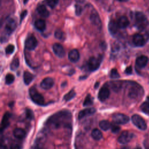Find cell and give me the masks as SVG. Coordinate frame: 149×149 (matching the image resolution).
<instances>
[{"label": "cell", "instance_id": "6da1fadb", "mask_svg": "<svg viewBox=\"0 0 149 149\" xmlns=\"http://www.w3.org/2000/svg\"><path fill=\"white\" fill-rule=\"evenodd\" d=\"M71 118V113L69 111H60L51 116L48 119L47 125L54 128H58L62 126H66L70 124Z\"/></svg>", "mask_w": 149, "mask_h": 149}, {"label": "cell", "instance_id": "7a4b0ae2", "mask_svg": "<svg viewBox=\"0 0 149 149\" xmlns=\"http://www.w3.org/2000/svg\"><path fill=\"white\" fill-rule=\"evenodd\" d=\"M129 87L127 95L129 98L133 100H137L143 97L144 90L140 85L134 81L129 82Z\"/></svg>", "mask_w": 149, "mask_h": 149}, {"label": "cell", "instance_id": "3957f363", "mask_svg": "<svg viewBox=\"0 0 149 149\" xmlns=\"http://www.w3.org/2000/svg\"><path fill=\"white\" fill-rule=\"evenodd\" d=\"M29 95L31 100L38 105H43L45 103L44 98L34 87H32L29 89Z\"/></svg>", "mask_w": 149, "mask_h": 149}, {"label": "cell", "instance_id": "277c9868", "mask_svg": "<svg viewBox=\"0 0 149 149\" xmlns=\"http://www.w3.org/2000/svg\"><path fill=\"white\" fill-rule=\"evenodd\" d=\"M102 60V55H99L97 57L92 56L90 58L87 62V68L90 72H93L97 70Z\"/></svg>", "mask_w": 149, "mask_h": 149}, {"label": "cell", "instance_id": "5b68a950", "mask_svg": "<svg viewBox=\"0 0 149 149\" xmlns=\"http://www.w3.org/2000/svg\"><path fill=\"white\" fill-rule=\"evenodd\" d=\"M133 123L139 129L144 130L147 129V124L144 119L140 115L135 114L132 116Z\"/></svg>", "mask_w": 149, "mask_h": 149}, {"label": "cell", "instance_id": "8992f818", "mask_svg": "<svg viewBox=\"0 0 149 149\" xmlns=\"http://www.w3.org/2000/svg\"><path fill=\"white\" fill-rule=\"evenodd\" d=\"M112 120L116 124L123 125L127 123L129 121V118L123 113H115L112 115Z\"/></svg>", "mask_w": 149, "mask_h": 149}, {"label": "cell", "instance_id": "52a82bcc", "mask_svg": "<svg viewBox=\"0 0 149 149\" xmlns=\"http://www.w3.org/2000/svg\"><path fill=\"white\" fill-rule=\"evenodd\" d=\"M133 136L134 135L132 133L128 131H124L119 136L118 141L120 144H126L133 139Z\"/></svg>", "mask_w": 149, "mask_h": 149}, {"label": "cell", "instance_id": "ba28073f", "mask_svg": "<svg viewBox=\"0 0 149 149\" xmlns=\"http://www.w3.org/2000/svg\"><path fill=\"white\" fill-rule=\"evenodd\" d=\"M16 26H17L16 22L14 19H9L7 22V23L5 26L4 31H5V35L9 36L15 30Z\"/></svg>", "mask_w": 149, "mask_h": 149}, {"label": "cell", "instance_id": "9c48e42d", "mask_svg": "<svg viewBox=\"0 0 149 149\" xmlns=\"http://www.w3.org/2000/svg\"><path fill=\"white\" fill-rule=\"evenodd\" d=\"M37 40L36 37L33 35H31L27 38L25 42V47L29 50H34L37 47Z\"/></svg>", "mask_w": 149, "mask_h": 149}, {"label": "cell", "instance_id": "30bf717a", "mask_svg": "<svg viewBox=\"0 0 149 149\" xmlns=\"http://www.w3.org/2000/svg\"><path fill=\"white\" fill-rule=\"evenodd\" d=\"M109 95L110 91L109 88L106 86H104L100 88L98 92V98L100 100V101H104L106 99H107L109 97Z\"/></svg>", "mask_w": 149, "mask_h": 149}, {"label": "cell", "instance_id": "8fae6325", "mask_svg": "<svg viewBox=\"0 0 149 149\" xmlns=\"http://www.w3.org/2000/svg\"><path fill=\"white\" fill-rule=\"evenodd\" d=\"M135 19L138 24V27L142 28L146 26L147 22V18L146 16L141 12H137L135 14Z\"/></svg>", "mask_w": 149, "mask_h": 149}, {"label": "cell", "instance_id": "7c38bea8", "mask_svg": "<svg viewBox=\"0 0 149 149\" xmlns=\"http://www.w3.org/2000/svg\"><path fill=\"white\" fill-rule=\"evenodd\" d=\"M90 20L91 22L96 27H97L99 29H101L102 27L101 21L100 19V17L98 15V14L97 13L96 11L94 10L92 12L91 14L90 15Z\"/></svg>", "mask_w": 149, "mask_h": 149}, {"label": "cell", "instance_id": "4fadbf2b", "mask_svg": "<svg viewBox=\"0 0 149 149\" xmlns=\"http://www.w3.org/2000/svg\"><path fill=\"white\" fill-rule=\"evenodd\" d=\"M52 48H53L54 52L57 56L59 58H63L65 56V49L62 47V45H61L59 43L54 44L53 45Z\"/></svg>", "mask_w": 149, "mask_h": 149}, {"label": "cell", "instance_id": "5bb4252c", "mask_svg": "<svg viewBox=\"0 0 149 149\" xmlns=\"http://www.w3.org/2000/svg\"><path fill=\"white\" fill-rule=\"evenodd\" d=\"M133 42L137 47H142L146 43L143 36L140 34H136L133 37Z\"/></svg>", "mask_w": 149, "mask_h": 149}, {"label": "cell", "instance_id": "9a60e30c", "mask_svg": "<svg viewBox=\"0 0 149 149\" xmlns=\"http://www.w3.org/2000/svg\"><path fill=\"white\" fill-rule=\"evenodd\" d=\"M54 84V80L51 77H46L41 82L40 86L41 88L44 90H48L52 87Z\"/></svg>", "mask_w": 149, "mask_h": 149}, {"label": "cell", "instance_id": "2e32d148", "mask_svg": "<svg viewBox=\"0 0 149 149\" xmlns=\"http://www.w3.org/2000/svg\"><path fill=\"white\" fill-rule=\"evenodd\" d=\"M96 112V109L94 108H89L83 110H81L79 112L78 115V118L79 119H81L84 117L93 115Z\"/></svg>", "mask_w": 149, "mask_h": 149}, {"label": "cell", "instance_id": "e0dca14e", "mask_svg": "<svg viewBox=\"0 0 149 149\" xmlns=\"http://www.w3.org/2000/svg\"><path fill=\"white\" fill-rule=\"evenodd\" d=\"M148 62V58L145 55L139 56L136 60V65L139 68H144Z\"/></svg>", "mask_w": 149, "mask_h": 149}, {"label": "cell", "instance_id": "ac0fdd59", "mask_svg": "<svg viewBox=\"0 0 149 149\" xmlns=\"http://www.w3.org/2000/svg\"><path fill=\"white\" fill-rule=\"evenodd\" d=\"M68 58L72 62L75 63L77 62L80 58L79 51L76 49L71 50L68 54Z\"/></svg>", "mask_w": 149, "mask_h": 149}, {"label": "cell", "instance_id": "d6986e66", "mask_svg": "<svg viewBox=\"0 0 149 149\" xmlns=\"http://www.w3.org/2000/svg\"><path fill=\"white\" fill-rule=\"evenodd\" d=\"M119 28L118 23L115 20H111L108 23V30L112 34H116Z\"/></svg>", "mask_w": 149, "mask_h": 149}, {"label": "cell", "instance_id": "ffe728a7", "mask_svg": "<svg viewBox=\"0 0 149 149\" xmlns=\"http://www.w3.org/2000/svg\"><path fill=\"white\" fill-rule=\"evenodd\" d=\"M37 11L38 14L43 17H47L49 15V11L47 9L46 7L43 5H40L37 8Z\"/></svg>", "mask_w": 149, "mask_h": 149}, {"label": "cell", "instance_id": "44dd1931", "mask_svg": "<svg viewBox=\"0 0 149 149\" xmlns=\"http://www.w3.org/2000/svg\"><path fill=\"white\" fill-rule=\"evenodd\" d=\"M10 114L9 112H6L4 113L2 122H1V131H2L3 129L6 128L9 125V118H10Z\"/></svg>", "mask_w": 149, "mask_h": 149}, {"label": "cell", "instance_id": "7402d4cb", "mask_svg": "<svg viewBox=\"0 0 149 149\" xmlns=\"http://www.w3.org/2000/svg\"><path fill=\"white\" fill-rule=\"evenodd\" d=\"M13 136L18 139H23L26 137V133L24 130L21 128H16L13 130Z\"/></svg>", "mask_w": 149, "mask_h": 149}, {"label": "cell", "instance_id": "603a6c76", "mask_svg": "<svg viewBox=\"0 0 149 149\" xmlns=\"http://www.w3.org/2000/svg\"><path fill=\"white\" fill-rule=\"evenodd\" d=\"M117 23L118 24L119 28H121V29L126 28L129 24V21L128 19L127 18V17L125 16H122L120 17Z\"/></svg>", "mask_w": 149, "mask_h": 149}, {"label": "cell", "instance_id": "cb8c5ba5", "mask_svg": "<svg viewBox=\"0 0 149 149\" xmlns=\"http://www.w3.org/2000/svg\"><path fill=\"white\" fill-rule=\"evenodd\" d=\"M34 79V75L31 74L30 72L25 71L23 74V80L24 83L26 85H29L32 80Z\"/></svg>", "mask_w": 149, "mask_h": 149}, {"label": "cell", "instance_id": "d4e9b609", "mask_svg": "<svg viewBox=\"0 0 149 149\" xmlns=\"http://www.w3.org/2000/svg\"><path fill=\"white\" fill-rule=\"evenodd\" d=\"M34 26L36 27V28L40 31H42L45 29L46 27V24H45V22L44 20L42 19H38L37 20H36L35 22L34 23Z\"/></svg>", "mask_w": 149, "mask_h": 149}, {"label": "cell", "instance_id": "484cf974", "mask_svg": "<svg viewBox=\"0 0 149 149\" xmlns=\"http://www.w3.org/2000/svg\"><path fill=\"white\" fill-rule=\"evenodd\" d=\"M123 85V83L121 81H113L111 82V86L112 89L115 91L118 92L120 90Z\"/></svg>", "mask_w": 149, "mask_h": 149}, {"label": "cell", "instance_id": "4316f807", "mask_svg": "<svg viewBox=\"0 0 149 149\" xmlns=\"http://www.w3.org/2000/svg\"><path fill=\"white\" fill-rule=\"evenodd\" d=\"M91 135L92 137L95 140H100L102 137V134L98 129H94L92 130Z\"/></svg>", "mask_w": 149, "mask_h": 149}, {"label": "cell", "instance_id": "83f0119b", "mask_svg": "<svg viewBox=\"0 0 149 149\" xmlns=\"http://www.w3.org/2000/svg\"><path fill=\"white\" fill-rule=\"evenodd\" d=\"M141 110L146 114H149V97L147 98L146 101L142 103L140 106Z\"/></svg>", "mask_w": 149, "mask_h": 149}, {"label": "cell", "instance_id": "f1b7e54d", "mask_svg": "<svg viewBox=\"0 0 149 149\" xmlns=\"http://www.w3.org/2000/svg\"><path fill=\"white\" fill-rule=\"evenodd\" d=\"M99 126L102 130L106 131V130H108V129H111V125L108 120H101L100 122Z\"/></svg>", "mask_w": 149, "mask_h": 149}, {"label": "cell", "instance_id": "f546056e", "mask_svg": "<svg viewBox=\"0 0 149 149\" xmlns=\"http://www.w3.org/2000/svg\"><path fill=\"white\" fill-rule=\"evenodd\" d=\"M76 95V93L73 90H70L69 93H68L66 94H65L63 97V100L66 101H69L71 100L72 98H73Z\"/></svg>", "mask_w": 149, "mask_h": 149}, {"label": "cell", "instance_id": "4dcf8cb0", "mask_svg": "<svg viewBox=\"0 0 149 149\" xmlns=\"http://www.w3.org/2000/svg\"><path fill=\"white\" fill-rule=\"evenodd\" d=\"M19 66V59L17 58H15L13 59V61L10 63V69L12 70H15L18 68Z\"/></svg>", "mask_w": 149, "mask_h": 149}, {"label": "cell", "instance_id": "1f68e13d", "mask_svg": "<svg viewBox=\"0 0 149 149\" xmlns=\"http://www.w3.org/2000/svg\"><path fill=\"white\" fill-rule=\"evenodd\" d=\"M93 103V98L91 97L90 94H88L84 100V101L83 102V106H84V107L89 106V105H92Z\"/></svg>", "mask_w": 149, "mask_h": 149}, {"label": "cell", "instance_id": "d6a6232c", "mask_svg": "<svg viewBox=\"0 0 149 149\" xmlns=\"http://www.w3.org/2000/svg\"><path fill=\"white\" fill-rule=\"evenodd\" d=\"M15 80L14 76L11 73H8L5 76V83L6 84H12Z\"/></svg>", "mask_w": 149, "mask_h": 149}, {"label": "cell", "instance_id": "836d02e7", "mask_svg": "<svg viewBox=\"0 0 149 149\" xmlns=\"http://www.w3.org/2000/svg\"><path fill=\"white\" fill-rule=\"evenodd\" d=\"M54 36H55V38H56L57 39L60 40H62L64 38V33H63V32L62 30H59V29L56 30L55 31Z\"/></svg>", "mask_w": 149, "mask_h": 149}, {"label": "cell", "instance_id": "e575fe53", "mask_svg": "<svg viewBox=\"0 0 149 149\" xmlns=\"http://www.w3.org/2000/svg\"><path fill=\"white\" fill-rule=\"evenodd\" d=\"M59 0H45L44 2L51 8H54L58 3Z\"/></svg>", "mask_w": 149, "mask_h": 149}, {"label": "cell", "instance_id": "d590c367", "mask_svg": "<svg viewBox=\"0 0 149 149\" xmlns=\"http://www.w3.org/2000/svg\"><path fill=\"white\" fill-rule=\"evenodd\" d=\"M120 76L118 70L116 69H112L110 73V77L112 79H116L119 78Z\"/></svg>", "mask_w": 149, "mask_h": 149}, {"label": "cell", "instance_id": "8d00e7d4", "mask_svg": "<svg viewBox=\"0 0 149 149\" xmlns=\"http://www.w3.org/2000/svg\"><path fill=\"white\" fill-rule=\"evenodd\" d=\"M14 50H15V46L12 44H9L6 47L5 49V52L6 54H11L13 52Z\"/></svg>", "mask_w": 149, "mask_h": 149}, {"label": "cell", "instance_id": "74e56055", "mask_svg": "<svg viewBox=\"0 0 149 149\" xmlns=\"http://www.w3.org/2000/svg\"><path fill=\"white\" fill-rule=\"evenodd\" d=\"M26 116L28 119L32 120L34 119V113L33 111L30 109H26Z\"/></svg>", "mask_w": 149, "mask_h": 149}, {"label": "cell", "instance_id": "f35d334b", "mask_svg": "<svg viewBox=\"0 0 149 149\" xmlns=\"http://www.w3.org/2000/svg\"><path fill=\"white\" fill-rule=\"evenodd\" d=\"M83 12V8L79 4H76L75 5V13L77 16H80Z\"/></svg>", "mask_w": 149, "mask_h": 149}, {"label": "cell", "instance_id": "ab89813d", "mask_svg": "<svg viewBox=\"0 0 149 149\" xmlns=\"http://www.w3.org/2000/svg\"><path fill=\"white\" fill-rule=\"evenodd\" d=\"M111 131L112 133H117L120 131V127L117 125H112L111 127Z\"/></svg>", "mask_w": 149, "mask_h": 149}, {"label": "cell", "instance_id": "60d3db41", "mask_svg": "<svg viewBox=\"0 0 149 149\" xmlns=\"http://www.w3.org/2000/svg\"><path fill=\"white\" fill-rule=\"evenodd\" d=\"M10 149H22V146L18 143H12L10 145Z\"/></svg>", "mask_w": 149, "mask_h": 149}, {"label": "cell", "instance_id": "b9f144b4", "mask_svg": "<svg viewBox=\"0 0 149 149\" xmlns=\"http://www.w3.org/2000/svg\"><path fill=\"white\" fill-rule=\"evenodd\" d=\"M27 11L26 10H23V11L22 12V13L20 14V23H21V22H22V20L23 19H24V18L26 17V16L27 15Z\"/></svg>", "mask_w": 149, "mask_h": 149}, {"label": "cell", "instance_id": "7bdbcfd3", "mask_svg": "<svg viewBox=\"0 0 149 149\" xmlns=\"http://www.w3.org/2000/svg\"><path fill=\"white\" fill-rule=\"evenodd\" d=\"M125 73L127 74H132V66H129L127 67L126 70H125Z\"/></svg>", "mask_w": 149, "mask_h": 149}, {"label": "cell", "instance_id": "ee69618b", "mask_svg": "<svg viewBox=\"0 0 149 149\" xmlns=\"http://www.w3.org/2000/svg\"><path fill=\"white\" fill-rule=\"evenodd\" d=\"M76 2H77V3H79L80 4V3H83V2H84V0H76Z\"/></svg>", "mask_w": 149, "mask_h": 149}, {"label": "cell", "instance_id": "f6af8a7d", "mask_svg": "<svg viewBox=\"0 0 149 149\" xmlns=\"http://www.w3.org/2000/svg\"><path fill=\"white\" fill-rule=\"evenodd\" d=\"M1 149H8L7 147L5 146V145H1Z\"/></svg>", "mask_w": 149, "mask_h": 149}, {"label": "cell", "instance_id": "bcb514c9", "mask_svg": "<svg viewBox=\"0 0 149 149\" xmlns=\"http://www.w3.org/2000/svg\"><path fill=\"white\" fill-rule=\"evenodd\" d=\"M98 86H99V83L97 82V83H96V84H95V88H97V87H98Z\"/></svg>", "mask_w": 149, "mask_h": 149}, {"label": "cell", "instance_id": "7dc6e473", "mask_svg": "<svg viewBox=\"0 0 149 149\" xmlns=\"http://www.w3.org/2000/svg\"><path fill=\"white\" fill-rule=\"evenodd\" d=\"M118 1H119V2H127L129 0H116Z\"/></svg>", "mask_w": 149, "mask_h": 149}, {"label": "cell", "instance_id": "c3c4849f", "mask_svg": "<svg viewBox=\"0 0 149 149\" xmlns=\"http://www.w3.org/2000/svg\"><path fill=\"white\" fill-rule=\"evenodd\" d=\"M28 1H29V0H23V3H24V4H26L27 2H28Z\"/></svg>", "mask_w": 149, "mask_h": 149}, {"label": "cell", "instance_id": "681fc988", "mask_svg": "<svg viewBox=\"0 0 149 149\" xmlns=\"http://www.w3.org/2000/svg\"><path fill=\"white\" fill-rule=\"evenodd\" d=\"M121 149H129L128 147H123V148H122Z\"/></svg>", "mask_w": 149, "mask_h": 149}, {"label": "cell", "instance_id": "f907efd6", "mask_svg": "<svg viewBox=\"0 0 149 149\" xmlns=\"http://www.w3.org/2000/svg\"><path fill=\"white\" fill-rule=\"evenodd\" d=\"M134 149H141L140 147H136V148H134Z\"/></svg>", "mask_w": 149, "mask_h": 149}]
</instances>
